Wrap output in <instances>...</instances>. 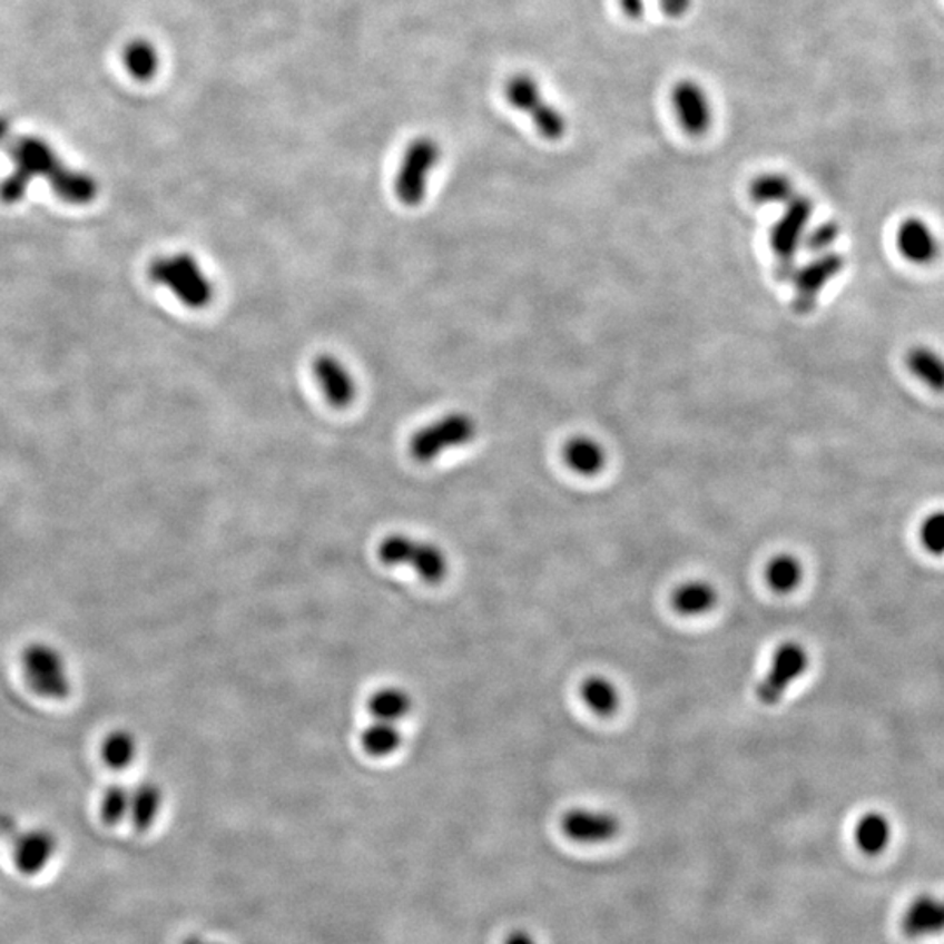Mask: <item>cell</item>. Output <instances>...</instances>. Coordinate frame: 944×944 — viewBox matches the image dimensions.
Here are the masks:
<instances>
[{
    "mask_svg": "<svg viewBox=\"0 0 944 944\" xmlns=\"http://www.w3.org/2000/svg\"><path fill=\"white\" fill-rule=\"evenodd\" d=\"M12 159L17 170L0 188V198L6 204H18L36 176H45L61 200L82 205L94 200L97 186L90 177L70 171L58 161L55 153L37 139H21L12 147Z\"/></svg>",
    "mask_w": 944,
    "mask_h": 944,
    "instance_id": "6da1fadb",
    "label": "cell"
},
{
    "mask_svg": "<svg viewBox=\"0 0 944 944\" xmlns=\"http://www.w3.org/2000/svg\"><path fill=\"white\" fill-rule=\"evenodd\" d=\"M149 277L170 289L188 308L204 309L214 302L213 282L189 254L159 257L149 268Z\"/></svg>",
    "mask_w": 944,
    "mask_h": 944,
    "instance_id": "7a4b0ae2",
    "label": "cell"
},
{
    "mask_svg": "<svg viewBox=\"0 0 944 944\" xmlns=\"http://www.w3.org/2000/svg\"><path fill=\"white\" fill-rule=\"evenodd\" d=\"M378 558L383 566L410 567L427 584H437L449 576V554L441 545L404 533H391L382 539Z\"/></svg>",
    "mask_w": 944,
    "mask_h": 944,
    "instance_id": "3957f363",
    "label": "cell"
},
{
    "mask_svg": "<svg viewBox=\"0 0 944 944\" xmlns=\"http://www.w3.org/2000/svg\"><path fill=\"white\" fill-rule=\"evenodd\" d=\"M21 670L29 688L46 700H66L72 691L66 656L51 643H29L21 652Z\"/></svg>",
    "mask_w": 944,
    "mask_h": 944,
    "instance_id": "277c9868",
    "label": "cell"
},
{
    "mask_svg": "<svg viewBox=\"0 0 944 944\" xmlns=\"http://www.w3.org/2000/svg\"><path fill=\"white\" fill-rule=\"evenodd\" d=\"M814 214V204L810 198L803 195H794L786 204V210L780 219L769 229V247L777 256V277L781 282L790 281L794 273V254L805 236L806 226L810 223Z\"/></svg>",
    "mask_w": 944,
    "mask_h": 944,
    "instance_id": "5b68a950",
    "label": "cell"
},
{
    "mask_svg": "<svg viewBox=\"0 0 944 944\" xmlns=\"http://www.w3.org/2000/svg\"><path fill=\"white\" fill-rule=\"evenodd\" d=\"M478 425L465 413H450L443 419L420 429L410 441V452L420 464H429L446 450L471 443L476 437Z\"/></svg>",
    "mask_w": 944,
    "mask_h": 944,
    "instance_id": "8992f818",
    "label": "cell"
},
{
    "mask_svg": "<svg viewBox=\"0 0 944 944\" xmlns=\"http://www.w3.org/2000/svg\"><path fill=\"white\" fill-rule=\"evenodd\" d=\"M440 159V144L431 137H420L407 146L395 177V195L401 204L416 207L424 201L429 176Z\"/></svg>",
    "mask_w": 944,
    "mask_h": 944,
    "instance_id": "52a82bcc",
    "label": "cell"
},
{
    "mask_svg": "<svg viewBox=\"0 0 944 944\" xmlns=\"http://www.w3.org/2000/svg\"><path fill=\"white\" fill-rule=\"evenodd\" d=\"M808 652L796 642L781 643L774 656L765 679L757 686V698L766 707H774L784 698L794 680H798L808 668Z\"/></svg>",
    "mask_w": 944,
    "mask_h": 944,
    "instance_id": "ba28073f",
    "label": "cell"
},
{
    "mask_svg": "<svg viewBox=\"0 0 944 944\" xmlns=\"http://www.w3.org/2000/svg\"><path fill=\"white\" fill-rule=\"evenodd\" d=\"M11 845L12 863L24 876H36L45 872L58 852V838L53 830L46 827L12 833Z\"/></svg>",
    "mask_w": 944,
    "mask_h": 944,
    "instance_id": "9c48e42d",
    "label": "cell"
},
{
    "mask_svg": "<svg viewBox=\"0 0 944 944\" xmlns=\"http://www.w3.org/2000/svg\"><path fill=\"white\" fill-rule=\"evenodd\" d=\"M845 266V259L839 254L824 253L823 256L812 260L803 268L794 269L790 281L794 282V291H796V299H794V309L798 314H808L814 309L815 299L818 293L824 289V285L829 284V281L842 272Z\"/></svg>",
    "mask_w": 944,
    "mask_h": 944,
    "instance_id": "30bf717a",
    "label": "cell"
},
{
    "mask_svg": "<svg viewBox=\"0 0 944 944\" xmlns=\"http://www.w3.org/2000/svg\"><path fill=\"white\" fill-rule=\"evenodd\" d=\"M672 106L680 127L691 137H701L712 127V104L700 82L682 79L672 90Z\"/></svg>",
    "mask_w": 944,
    "mask_h": 944,
    "instance_id": "8fae6325",
    "label": "cell"
},
{
    "mask_svg": "<svg viewBox=\"0 0 944 944\" xmlns=\"http://www.w3.org/2000/svg\"><path fill=\"white\" fill-rule=\"evenodd\" d=\"M897 248L901 256L913 265H933L940 257L941 247L936 233L921 217H908L897 228Z\"/></svg>",
    "mask_w": 944,
    "mask_h": 944,
    "instance_id": "7c38bea8",
    "label": "cell"
},
{
    "mask_svg": "<svg viewBox=\"0 0 944 944\" xmlns=\"http://www.w3.org/2000/svg\"><path fill=\"white\" fill-rule=\"evenodd\" d=\"M314 375L333 407L345 410L354 403L357 394L354 376L340 358L330 354L318 355L314 361Z\"/></svg>",
    "mask_w": 944,
    "mask_h": 944,
    "instance_id": "4fadbf2b",
    "label": "cell"
},
{
    "mask_svg": "<svg viewBox=\"0 0 944 944\" xmlns=\"http://www.w3.org/2000/svg\"><path fill=\"white\" fill-rule=\"evenodd\" d=\"M563 833L579 843H603L618 835V818L603 812L572 810L563 817Z\"/></svg>",
    "mask_w": 944,
    "mask_h": 944,
    "instance_id": "5bb4252c",
    "label": "cell"
},
{
    "mask_svg": "<svg viewBox=\"0 0 944 944\" xmlns=\"http://www.w3.org/2000/svg\"><path fill=\"white\" fill-rule=\"evenodd\" d=\"M903 931L908 937H925L944 931V901L922 896L909 904L903 916Z\"/></svg>",
    "mask_w": 944,
    "mask_h": 944,
    "instance_id": "9a60e30c",
    "label": "cell"
},
{
    "mask_svg": "<svg viewBox=\"0 0 944 944\" xmlns=\"http://www.w3.org/2000/svg\"><path fill=\"white\" fill-rule=\"evenodd\" d=\"M563 461L579 476L593 478L606 469L607 455L602 444L593 437H570L563 446Z\"/></svg>",
    "mask_w": 944,
    "mask_h": 944,
    "instance_id": "2e32d148",
    "label": "cell"
},
{
    "mask_svg": "<svg viewBox=\"0 0 944 944\" xmlns=\"http://www.w3.org/2000/svg\"><path fill=\"white\" fill-rule=\"evenodd\" d=\"M164 808V790L155 781H139L131 787L130 818L135 829L140 833L151 829Z\"/></svg>",
    "mask_w": 944,
    "mask_h": 944,
    "instance_id": "e0dca14e",
    "label": "cell"
},
{
    "mask_svg": "<svg viewBox=\"0 0 944 944\" xmlns=\"http://www.w3.org/2000/svg\"><path fill=\"white\" fill-rule=\"evenodd\" d=\"M904 364L922 385L940 394L944 392V357L933 346H912L904 355Z\"/></svg>",
    "mask_w": 944,
    "mask_h": 944,
    "instance_id": "ac0fdd59",
    "label": "cell"
},
{
    "mask_svg": "<svg viewBox=\"0 0 944 944\" xmlns=\"http://www.w3.org/2000/svg\"><path fill=\"white\" fill-rule=\"evenodd\" d=\"M413 700L406 689L400 686H385L376 689L367 700V710L376 720H387L400 725L412 712Z\"/></svg>",
    "mask_w": 944,
    "mask_h": 944,
    "instance_id": "d6986e66",
    "label": "cell"
},
{
    "mask_svg": "<svg viewBox=\"0 0 944 944\" xmlns=\"http://www.w3.org/2000/svg\"><path fill=\"white\" fill-rule=\"evenodd\" d=\"M403 745L400 725L387 720H371L361 732V747L371 757H389Z\"/></svg>",
    "mask_w": 944,
    "mask_h": 944,
    "instance_id": "ffe728a7",
    "label": "cell"
},
{
    "mask_svg": "<svg viewBox=\"0 0 944 944\" xmlns=\"http://www.w3.org/2000/svg\"><path fill=\"white\" fill-rule=\"evenodd\" d=\"M673 609L682 616H701L712 611L717 603V591L705 581L680 584L672 597Z\"/></svg>",
    "mask_w": 944,
    "mask_h": 944,
    "instance_id": "44dd1931",
    "label": "cell"
},
{
    "mask_svg": "<svg viewBox=\"0 0 944 944\" xmlns=\"http://www.w3.org/2000/svg\"><path fill=\"white\" fill-rule=\"evenodd\" d=\"M892 827L884 814L864 815L855 827V842L867 855H878L891 843Z\"/></svg>",
    "mask_w": 944,
    "mask_h": 944,
    "instance_id": "7402d4cb",
    "label": "cell"
},
{
    "mask_svg": "<svg viewBox=\"0 0 944 944\" xmlns=\"http://www.w3.org/2000/svg\"><path fill=\"white\" fill-rule=\"evenodd\" d=\"M505 100L513 109L530 116L538 109L544 97H542L541 85L530 73H514L513 78L505 82Z\"/></svg>",
    "mask_w": 944,
    "mask_h": 944,
    "instance_id": "603a6c76",
    "label": "cell"
},
{
    "mask_svg": "<svg viewBox=\"0 0 944 944\" xmlns=\"http://www.w3.org/2000/svg\"><path fill=\"white\" fill-rule=\"evenodd\" d=\"M137 753H139V741L130 729H115L104 738V761L116 771L128 768L135 761Z\"/></svg>",
    "mask_w": 944,
    "mask_h": 944,
    "instance_id": "cb8c5ba5",
    "label": "cell"
},
{
    "mask_svg": "<svg viewBox=\"0 0 944 944\" xmlns=\"http://www.w3.org/2000/svg\"><path fill=\"white\" fill-rule=\"evenodd\" d=\"M765 578L775 593H790L802 584V562L793 554H778L766 566Z\"/></svg>",
    "mask_w": 944,
    "mask_h": 944,
    "instance_id": "d4e9b609",
    "label": "cell"
},
{
    "mask_svg": "<svg viewBox=\"0 0 944 944\" xmlns=\"http://www.w3.org/2000/svg\"><path fill=\"white\" fill-rule=\"evenodd\" d=\"M796 195L794 184L784 174H763L750 183V200L756 204H787Z\"/></svg>",
    "mask_w": 944,
    "mask_h": 944,
    "instance_id": "484cf974",
    "label": "cell"
},
{
    "mask_svg": "<svg viewBox=\"0 0 944 944\" xmlns=\"http://www.w3.org/2000/svg\"><path fill=\"white\" fill-rule=\"evenodd\" d=\"M581 697L597 716H612L619 707L618 689L603 677H590L584 680Z\"/></svg>",
    "mask_w": 944,
    "mask_h": 944,
    "instance_id": "4316f807",
    "label": "cell"
},
{
    "mask_svg": "<svg viewBox=\"0 0 944 944\" xmlns=\"http://www.w3.org/2000/svg\"><path fill=\"white\" fill-rule=\"evenodd\" d=\"M158 51L147 41H134L125 49V66L139 81H149L158 72Z\"/></svg>",
    "mask_w": 944,
    "mask_h": 944,
    "instance_id": "83f0119b",
    "label": "cell"
},
{
    "mask_svg": "<svg viewBox=\"0 0 944 944\" xmlns=\"http://www.w3.org/2000/svg\"><path fill=\"white\" fill-rule=\"evenodd\" d=\"M131 789L121 784H112L104 793L100 802V818L107 826L115 827L121 824L130 814Z\"/></svg>",
    "mask_w": 944,
    "mask_h": 944,
    "instance_id": "f1b7e54d",
    "label": "cell"
},
{
    "mask_svg": "<svg viewBox=\"0 0 944 944\" xmlns=\"http://www.w3.org/2000/svg\"><path fill=\"white\" fill-rule=\"evenodd\" d=\"M530 119H532L535 130L550 142L562 140L566 137L567 128H569V122H567L562 110L554 107L553 104L545 102V100L538 109L533 110Z\"/></svg>",
    "mask_w": 944,
    "mask_h": 944,
    "instance_id": "f546056e",
    "label": "cell"
},
{
    "mask_svg": "<svg viewBox=\"0 0 944 944\" xmlns=\"http://www.w3.org/2000/svg\"><path fill=\"white\" fill-rule=\"evenodd\" d=\"M918 539L927 553L944 554V509L928 513L918 527Z\"/></svg>",
    "mask_w": 944,
    "mask_h": 944,
    "instance_id": "4dcf8cb0",
    "label": "cell"
},
{
    "mask_svg": "<svg viewBox=\"0 0 944 944\" xmlns=\"http://www.w3.org/2000/svg\"><path fill=\"white\" fill-rule=\"evenodd\" d=\"M838 235L839 226L836 223H823L810 235L806 236L805 244L812 253L824 254L827 253L830 245L835 244Z\"/></svg>",
    "mask_w": 944,
    "mask_h": 944,
    "instance_id": "1f68e13d",
    "label": "cell"
},
{
    "mask_svg": "<svg viewBox=\"0 0 944 944\" xmlns=\"http://www.w3.org/2000/svg\"><path fill=\"white\" fill-rule=\"evenodd\" d=\"M692 0H660L661 11L667 14L668 18H682L688 14L689 9H691Z\"/></svg>",
    "mask_w": 944,
    "mask_h": 944,
    "instance_id": "d6a6232c",
    "label": "cell"
},
{
    "mask_svg": "<svg viewBox=\"0 0 944 944\" xmlns=\"http://www.w3.org/2000/svg\"><path fill=\"white\" fill-rule=\"evenodd\" d=\"M619 4L623 8L625 14L631 20H639L646 14V0H619Z\"/></svg>",
    "mask_w": 944,
    "mask_h": 944,
    "instance_id": "836d02e7",
    "label": "cell"
},
{
    "mask_svg": "<svg viewBox=\"0 0 944 944\" xmlns=\"http://www.w3.org/2000/svg\"><path fill=\"white\" fill-rule=\"evenodd\" d=\"M505 944H535L533 937L530 934L523 933V931H518V933L511 934L505 941Z\"/></svg>",
    "mask_w": 944,
    "mask_h": 944,
    "instance_id": "e575fe53",
    "label": "cell"
},
{
    "mask_svg": "<svg viewBox=\"0 0 944 944\" xmlns=\"http://www.w3.org/2000/svg\"><path fill=\"white\" fill-rule=\"evenodd\" d=\"M180 944H220L214 943V941L201 940L200 936H191L188 940H184Z\"/></svg>",
    "mask_w": 944,
    "mask_h": 944,
    "instance_id": "d590c367",
    "label": "cell"
},
{
    "mask_svg": "<svg viewBox=\"0 0 944 944\" xmlns=\"http://www.w3.org/2000/svg\"><path fill=\"white\" fill-rule=\"evenodd\" d=\"M6 130H8V125L4 121H0V139L4 137Z\"/></svg>",
    "mask_w": 944,
    "mask_h": 944,
    "instance_id": "8d00e7d4",
    "label": "cell"
}]
</instances>
